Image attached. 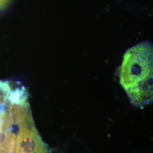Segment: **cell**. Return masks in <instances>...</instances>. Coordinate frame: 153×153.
<instances>
[{
	"label": "cell",
	"mask_w": 153,
	"mask_h": 153,
	"mask_svg": "<svg viewBox=\"0 0 153 153\" xmlns=\"http://www.w3.org/2000/svg\"><path fill=\"white\" fill-rule=\"evenodd\" d=\"M28 99L16 95L0 103V153H49L35 126Z\"/></svg>",
	"instance_id": "1"
},
{
	"label": "cell",
	"mask_w": 153,
	"mask_h": 153,
	"mask_svg": "<svg viewBox=\"0 0 153 153\" xmlns=\"http://www.w3.org/2000/svg\"><path fill=\"white\" fill-rule=\"evenodd\" d=\"M153 45L144 42L128 49L119 70L120 83L131 104L142 107L153 101Z\"/></svg>",
	"instance_id": "2"
}]
</instances>
